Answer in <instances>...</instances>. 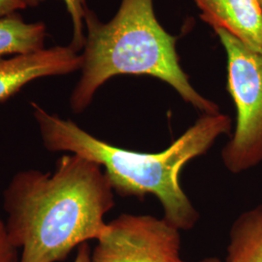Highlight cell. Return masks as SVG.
<instances>
[{
  "mask_svg": "<svg viewBox=\"0 0 262 262\" xmlns=\"http://www.w3.org/2000/svg\"><path fill=\"white\" fill-rule=\"evenodd\" d=\"M115 191L103 168L77 155L57 159L54 171L23 170L3 193L5 228L21 251L19 262H59L76 247L104 234Z\"/></svg>",
  "mask_w": 262,
  "mask_h": 262,
  "instance_id": "obj_1",
  "label": "cell"
},
{
  "mask_svg": "<svg viewBox=\"0 0 262 262\" xmlns=\"http://www.w3.org/2000/svg\"><path fill=\"white\" fill-rule=\"evenodd\" d=\"M42 142L50 151H67L94 161L103 168L116 193L123 197L154 195L163 217L180 230L193 228L196 209L181 185L187 163L205 155L216 139L231 130V119L224 114L203 115L193 125L159 152H142L113 146L81 128L71 120L50 114L31 103Z\"/></svg>",
  "mask_w": 262,
  "mask_h": 262,
  "instance_id": "obj_2",
  "label": "cell"
},
{
  "mask_svg": "<svg viewBox=\"0 0 262 262\" xmlns=\"http://www.w3.org/2000/svg\"><path fill=\"white\" fill-rule=\"evenodd\" d=\"M82 75L71 96L76 114L92 103L98 89L119 75H148L165 82L203 115L220 107L191 85L180 64L177 38L170 35L155 16L152 0H122L116 16L104 24L88 10Z\"/></svg>",
  "mask_w": 262,
  "mask_h": 262,
  "instance_id": "obj_3",
  "label": "cell"
},
{
  "mask_svg": "<svg viewBox=\"0 0 262 262\" xmlns=\"http://www.w3.org/2000/svg\"><path fill=\"white\" fill-rule=\"evenodd\" d=\"M215 31L226 52L227 91L237 111L222 159L229 172L240 174L262 162V56L224 29Z\"/></svg>",
  "mask_w": 262,
  "mask_h": 262,
  "instance_id": "obj_4",
  "label": "cell"
},
{
  "mask_svg": "<svg viewBox=\"0 0 262 262\" xmlns=\"http://www.w3.org/2000/svg\"><path fill=\"white\" fill-rule=\"evenodd\" d=\"M180 231L164 217L122 214L107 225L92 262H185Z\"/></svg>",
  "mask_w": 262,
  "mask_h": 262,
  "instance_id": "obj_5",
  "label": "cell"
},
{
  "mask_svg": "<svg viewBox=\"0 0 262 262\" xmlns=\"http://www.w3.org/2000/svg\"><path fill=\"white\" fill-rule=\"evenodd\" d=\"M82 66L83 56L69 46L43 48L8 59L0 58V101L8 99L33 80L66 75Z\"/></svg>",
  "mask_w": 262,
  "mask_h": 262,
  "instance_id": "obj_6",
  "label": "cell"
},
{
  "mask_svg": "<svg viewBox=\"0 0 262 262\" xmlns=\"http://www.w3.org/2000/svg\"><path fill=\"white\" fill-rule=\"evenodd\" d=\"M201 19L224 29L262 56V13L258 0H195Z\"/></svg>",
  "mask_w": 262,
  "mask_h": 262,
  "instance_id": "obj_7",
  "label": "cell"
},
{
  "mask_svg": "<svg viewBox=\"0 0 262 262\" xmlns=\"http://www.w3.org/2000/svg\"><path fill=\"white\" fill-rule=\"evenodd\" d=\"M226 262H262V204L235 220L229 232Z\"/></svg>",
  "mask_w": 262,
  "mask_h": 262,
  "instance_id": "obj_8",
  "label": "cell"
},
{
  "mask_svg": "<svg viewBox=\"0 0 262 262\" xmlns=\"http://www.w3.org/2000/svg\"><path fill=\"white\" fill-rule=\"evenodd\" d=\"M46 35L43 23L28 24L18 13L0 18V58L43 49Z\"/></svg>",
  "mask_w": 262,
  "mask_h": 262,
  "instance_id": "obj_9",
  "label": "cell"
},
{
  "mask_svg": "<svg viewBox=\"0 0 262 262\" xmlns=\"http://www.w3.org/2000/svg\"><path fill=\"white\" fill-rule=\"evenodd\" d=\"M28 7H36L42 0H23ZM73 23V38L69 45L73 51L79 52L84 46V23L89 7L85 0H63Z\"/></svg>",
  "mask_w": 262,
  "mask_h": 262,
  "instance_id": "obj_10",
  "label": "cell"
},
{
  "mask_svg": "<svg viewBox=\"0 0 262 262\" xmlns=\"http://www.w3.org/2000/svg\"><path fill=\"white\" fill-rule=\"evenodd\" d=\"M19 250L10 242L5 223L0 219V262H19Z\"/></svg>",
  "mask_w": 262,
  "mask_h": 262,
  "instance_id": "obj_11",
  "label": "cell"
},
{
  "mask_svg": "<svg viewBox=\"0 0 262 262\" xmlns=\"http://www.w3.org/2000/svg\"><path fill=\"white\" fill-rule=\"evenodd\" d=\"M28 7L23 0H0V18L16 14L19 10Z\"/></svg>",
  "mask_w": 262,
  "mask_h": 262,
  "instance_id": "obj_12",
  "label": "cell"
},
{
  "mask_svg": "<svg viewBox=\"0 0 262 262\" xmlns=\"http://www.w3.org/2000/svg\"><path fill=\"white\" fill-rule=\"evenodd\" d=\"M74 262H92V251L88 242L78 247V252Z\"/></svg>",
  "mask_w": 262,
  "mask_h": 262,
  "instance_id": "obj_13",
  "label": "cell"
},
{
  "mask_svg": "<svg viewBox=\"0 0 262 262\" xmlns=\"http://www.w3.org/2000/svg\"><path fill=\"white\" fill-rule=\"evenodd\" d=\"M200 262H223L221 259H219L217 257H206L204 259H202Z\"/></svg>",
  "mask_w": 262,
  "mask_h": 262,
  "instance_id": "obj_14",
  "label": "cell"
},
{
  "mask_svg": "<svg viewBox=\"0 0 262 262\" xmlns=\"http://www.w3.org/2000/svg\"><path fill=\"white\" fill-rule=\"evenodd\" d=\"M258 2H259V5H260V9H261L262 13V0H258Z\"/></svg>",
  "mask_w": 262,
  "mask_h": 262,
  "instance_id": "obj_15",
  "label": "cell"
}]
</instances>
